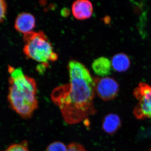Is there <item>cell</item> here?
Here are the masks:
<instances>
[{
    "instance_id": "5b68a950",
    "label": "cell",
    "mask_w": 151,
    "mask_h": 151,
    "mask_svg": "<svg viewBox=\"0 0 151 151\" xmlns=\"http://www.w3.org/2000/svg\"><path fill=\"white\" fill-rule=\"evenodd\" d=\"M95 92L98 97L104 101L113 100L118 94L119 86L113 78L104 77L94 78Z\"/></svg>"
},
{
    "instance_id": "9c48e42d",
    "label": "cell",
    "mask_w": 151,
    "mask_h": 151,
    "mask_svg": "<svg viewBox=\"0 0 151 151\" xmlns=\"http://www.w3.org/2000/svg\"><path fill=\"white\" fill-rule=\"evenodd\" d=\"M121 126V121L119 116L116 114H110L104 118L102 128L108 134H113L119 129Z\"/></svg>"
},
{
    "instance_id": "7c38bea8",
    "label": "cell",
    "mask_w": 151,
    "mask_h": 151,
    "mask_svg": "<svg viewBox=\"0 0 151 151\" xmlns=\"http://www.w3.org/2000/svg\"><path fill=\"white\" fill-rule=\"evenodd\" d=\"M5 151H29L27 145L24 143L14 144L10 146Z\"/></svg>"
},
{
    "instance_id": "52a82bcc",
    "label": "cell",
    "mask_w": 151,
    "mask_h": 151,
    "mask_svg": "<svg viewBox=\"0 0 151 151\" xmlns=\"http://www.w3.org/2000/svg\"><path fill=\"white\" fill-rule=\"evenodd\" d=\"M35 26V18L29 13L20 14L17 17L15 22V28L19 32L24 34L32 31Z\"/></svg>"
},
{
    "instance_id": "4fadbf2b",
    "label": "cell",
    "mask_w": 151,
    "mask_h": 151,
    "mask_svg": "<svg viewBox=\"0 0 151 151\" xmlns=\"http://www.w3.org/2000/svg\"><path fill=\"white\" fill-rule=\"evenodd\" d=\"M7 4L5 1L0 0V23L4 21L6 13Z\"/></svg>"
},
{
    "instance_id": "277c9868",
    "label": "cell",
    "mask_w": 151,
    "mask_h": 151,
    "mask_svg": "<svg viewBox=\"0 0 151 151\" xmlns=\"http://www.w3.org/2000/svg\"><path fill=\"white\" fill-rule=\"evenodd\" d=\"M134 95L138 100L134 114L138 119L151 118V85L141 82L135 88Z\"/></svg>"
},
{
    "instance_id": "ba28073f",
    "label": "cell",
    "mask_w": 151,
    "mask_h": 151,
    "mask_svg": "<svg viewBox=\"0 0 151 151\" xmlns=\"http://www.w3.org/2000/svg\"><path fill=\"white\" fill-rule=\"evenodd\" d=\"M111 61L104 57L95 60L92 64V68L94 73L103 77H106L111 73Z\"/></svg>"
},
{
    "instance_id": "8fae6325",
    "label": "cell",
    "mask_w": 151,
    "mask_h": 151,
    "mask_svg": "<svg viewBox=\"0 0 151 151\" xmlns=\"http://www.w3.org/2000/svg\"><path fill=\"white\" fill-rule=\"evenodd\" d=\"M45 151H68V147L62 142H53L47 146Z\"/></svg>"
},
{
    "instance_id": "7a4b0ae2",
    "label": "cell",
    "mask_w": 151,
    "mask_h": 151,
    "mask_svg": "<svg viewBox=\"0 0 151 151\" xmlns=\"http://www.w3.org/2000/svg\"><path fill=\"white\" fill-rule=\"evenodd\" d=\"M8 99L13 110L22 118H30L38 107L37 87L33 78L25 75L21 68L9 65Z\"/></svg>"
},
{
    "instance_id": "30bf717a",
    "label": "cell",
    "mask_w": 151,
    "mask_h": 151,
    "mask_svg": "<svg viewBox=\"0 0 151 151\" xmlns=\"http://www.w3.org/2000/svg\"><path fill=\"white\" fill-rule=\"evenodd\" d=\"M111 63L113 69L120 72L128 70L131 63L129 57L124 53L115 55L112 58Z\"/></svg>"
},
{
    "instance_id": "6da1fadb",
    "label": "cell",
    "mask_w": 151,
    "mask_h": 151,
    "mask_svg": "<svg viewBox=\"0 0 151 151\" xmlns=\"http://www.w3.org/2000/svg\"><path fill=\"white\" fill-rule=\"evenodd\" d=\"M69 82L54 89L51 94L53 103L60 110L67 124L80 123L96 112L94 99L95 82L82 63H68Z\"/></svg>"
},
{
    "instance_id": "3957f363",
    "label": "cell",
    "mask_w": 151,
    "mask_h": 151,
    "mask_svg": "<svg viewBox=\"0 0 151 151\" xmlns=\"http://www.w3.org/2000/svg\"><path fill=\"white\" fill-rule=\"evenodd\" d=\"M23 38L25 43L24 53L28 57L43 64L57 59V55L43 32H30L24 35Z\"/></svg>"
},
{
    "instance_id": "5bb4252c",
    "label": "cell",
    "mask_w": 151,
    "mask_h": 151,
    "mask_svg": "<svg viewBox=\"0 0 151 151\" xmlns=\"http://www.w3.org/2000/svg\"><path fill=\"white\" fill-rule=\"evenodd\" d=\"M68 151H86L84 146L78 143H71L68 146Z\"/></svg>"
},
{
    "instance_id": "8992f818",
    "label": "cell",
    "mask_w": 151,
    "mask_h": 151,
    "mask_svg": "<svg viewBox=\"0 0 151 151\" xmlns=\"http://www.w3.org/2000/svg\"><path fill=\"white\" fill-rule=\"evenodd\" d=\"M93 6L87 0H77L72 5V12L77 19L83 20L89 18L93 13Z\"/></svg>"
}]
</instances>
